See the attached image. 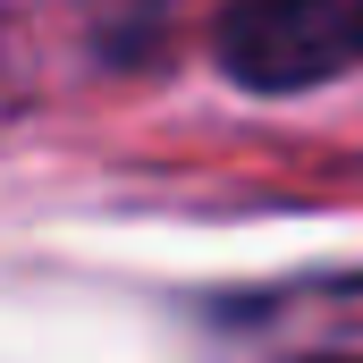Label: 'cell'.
<instances>
[{
	"label": "cell",
	"instance_id": "7a4b0ae2",
	"mask_svg": "<svg viewBox=\"0 0 363 363\" xmlns=\"http://www.w3.org/2000/svg\"><path fill=\"white\" fill-rule=\"evenodd\" d=\"M220 330L237 347H338V355H363V279H287V287H262L245 304H220Z\"/></svg>",
	"mask_w": 363,
	"mask_h": 363
},
{
	"label": "cell",
	"instance_id": "6da1fadb",
	"mask_svg": "<svg viewBox=\"0 0 363 363\" xmlns=\"http://www.w3.org/2000/svg\"><path fill=\"white\" fill-rule=\"evenodd\" d=\"M363 60V0H228L220 68L245 93H304Z\"/></svg>",
	"mask_w": 363,
	"mask_h": 363
}]
</instances>
